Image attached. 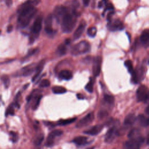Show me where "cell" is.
<instances>
[{"instance_id":"1","label":"cell","mask_w":149,"mask_h":149,"mask_svg":"<svg viewBox=\"0 0 149 149\" xmlns=\"http://www.w3.org/2000/svg\"><path fill=\"white\" fill-rule=\"evenodd\" d=\"M40 2V0H28L24 3L18 9L19 12L18 21L20 28L26 27L32 19L37 12L36 6Z\"/></svg>"},{"instance_id":"2","label":"cell","mask_w":149,"mask_h":149,"mask_svg":"<svg viewBox=\"0 0 149 149\" xmlns=\"http://www.w3.org/2000/svg\"><path fill=\"white\" fill-rule=\"evenodd\" d=\"M77 20V15L74 12V10L73 9L70 11L68 8L60 21L62 30L66 33L71 32L76 26Z\"/></svg>"},{"instance_id":"3","label":"cell","mask_w":149,"mask_h":149,"mask_svg":"<svg viewBox=\"0 0 149 149\" xmlns=\"http://www.w3.org/2000/svg\"><path fill=\"white\" fill-rule=\"evenodd\" d=\"M90 50V45L87 41H82L74 45L72 49L71 54L73 56H79L88 53Z\"/></svg>"},{"instance_id":"4","label":"cell","mask_w":149,"mask_h":149,"mask_svg":"<svg viewBox=\"0 0 149 149\" xmlns=\"http://www.w3.org/2000/svg\"><path fill=\"white\" fill-rule=\"evenodd\" d=\"M43 23V17L41 16H39L34 22L33 25L32 29V34L29 37L30 43L32 44L34 42L35 37L39 36L42 28Z\"/></svg>"},{"instance_id":"5","label":"cell","mask_w":149,"mask_h":149,"mask_svg":"<svg viewBox=\"0 0 149 149\" xmlns=\"http://www.w3.org/2000/svg\"><path fill=\"white\" fill-rule=\"evenodd\" d=\"M94 119V112H90L77 123L76 127L78 128H82L87 127L89 125H90V124L93 121Z\"/></svg>"},{"instance_id":"6","label":"cell","mask_w":149,"mask_h":149,"mask_svg":"<svg viewBox=\"0 0 149 149\" xmlns=\"http://www.w3.org/2000/svg\"><path fill=\"white\" fill-rule=\"evenodd\" d=\"M63 134V131L60 129H56L51 132L47 137L45 146L47 147H51L54 143L55 138L57 136H60Z\"/></svg>"},{"instance_id":"7","label":"cell","mask_w":149,"mask_h":149,"mask_svg":"<svg viewBox=\"0 0 149 149\" xmlns=\"http://www.w3.org/2000/svg\"><path fill=\"white\" fill-rule=\"evenodd\" d=\"M102 59L100 57H97L94 61L93 66V72L94 76L97 77L100 74L102 70Z\"/></svg>"},{"instance_id":"8","label":"cell","mask_w":149,"mask_h":149,"mask_svg":"<svg viewBox=\"0 0 149 149\" xmlns=\"http://www.w3.org/2000/svg\"><path fill=\"white\" fill-rule=\"evenodd\" d=\"M147 88L144 85L140 86L137 90L136 95L139 102H143L147 98L148 93L147 92Z\"/></svg>"},{"instance_id":"9","label":"cell","mask_w":149,"mask_h":149,"mask_svg":"<svg viewBox=\"0 0 149 149\" xmlns=\"http://www.w3.org/2000/svg\"><path fill=\"white\" fill-rule=\"evenodd\" d=\"M108 28L112 32L121 30L123 29V24L121 20L116 19L108 23Z\"/></svg>"},{"instance_id":"10","label":"cell","mask_w":149,"mask_h":149,"mask_svg":"<svg viewBox=\"0 0 149 149\" xmlns=\"http://www.w3.org/2000/svg\"><path fill=\"white\" fill-rule=\"evenodd\" d=\"M53 15L49 14L48 15L45 20V31L48 34H53L54 32L53 29Z\"/></svg>"},{"instance_id":"11","label":"cell","mask_w":149,"mask_h":149,"mask_svg":"<svg viewBox=\"0 0 149 149\" xmlns=\"http://www.w3.org/2000/svg\"><path fill=\"white\" fill-rule=\"evenodd\" d=\"M67 9L68 8L64 6H57L55 8L54 11V16L58 22H60L62 16L67 11Z\"/></svg>"},{"instance_id":"12","label":"cell","mask_w":149,"mask_h":149,"mask_svg":"<svg viewBox=\"0 0 149 149\" xmlns=\"http://www.w3.org/2000/svg\"><path fill=\"white\" fill-rule=\"evenodd\" d=\"M86 26V24L84 21L81 22L79 26L78 27L77 30L74 31V32L73 33V37L74 40H78L82 36V35H83V33L85 32Z\"/></svg>"},{"instance_id":"13","label":"cell","mask_w":149,"mask_h":149,"mask_svg":"<svg viewBox=\"0 0 149 149\" xmlns=\"http://www.w3.org/2000/svg\"><path fill=\"white\" fill-rule=\"evenodd\" d=\"M103 128H104L103 125H100V124H99V125H95L91 127L90 129L85 131L84 133L91 136H95L100 133L103 130Z\"/></svg>"},{"instance_id":"14","label":"cell","mask_w":149,"mask_h":149,"mask_svg":"<svg viewBox=\"0 0 149 149\" xmlns=\"http://www.w3.org/2000/svg\"><path fill=\"white\" fill-rule=\"evenodd\" d=\"M140 39L141 43L145 48L149 47V29H145L142 32Z\"/></svg>"},{"instance_id":"15","label":"cell","mask_w":149,"mask_h":149,"mask_svg":"<svg viewBox=\"0 0 149 149\" xmlns=\"http://www.w3.org/2000/svg\"><path fill=\"white\" fill-rule=\"evenodd\" d=\"M45 63V60H43L37 64L36 67H35L36 73H35V74L33 76V77L32 78V81L33 82H35L36 81V79L39 77V74L41 73V72H42V70H43V69L44 68Z\"/></svg>"},{"instance_id":"16","label":"cell","mask_w":149,"mask_h":149,"mask_svg":"<svg viewBox=\"0 0 149 149\" xmlns=\"http://www.w3.org/2000/svg\"><path fill=\"white\" fill-rule=\"evenodd\" d=\"M117 135L116 131L115 128H110L107 132L105 136V141L107 143H111Z\"/></svg>"},{"instance_id":"17","label":"cell","mask_w":149,"mask_h":149,"mask_svg":"<svg viewBox=\"0 0 149 149\" xmlns=\"http://www.w3.org/2000/svg\"><path fill=\"white\" fill-rule=\"evenodd\" d=\"M72 72L69 70H62L60 72L59 77L64 80L65 81H69L72 78Z\"/></svg>"},{"instance_id":"18","label":"cell","mask_w":149,"mask_h":149,"mask_svg":"<svg viewBox=\"0 0 149 149\" xmlns=\"http://www.w3.org/2000/svg\"><path fill=\"white\" fill-rule=\"evenodd\" d=\"M136 121V117L133 114L128 115L124 121V123L127 126H131L135 123Z\"/></svg>"},{"instance_id":"19","label":"cell","mask_w":149,"mask_h":149,"mask_svg":"<svg viewBox=\"0 0 149 149\" xmlns=\"http://www.w3.org/2000/svg\"><path fill=\"white\" fill-rule=\"evenodd\" d=\"M139 123L143 127H147L149 125V118H147L143 115H139L137 117Z\"/></svg>"},{"instance_id":"20","label":"cell","mask_w":149,"mask_h":149,"mask_svg":"<svg viewBox=\"0 0 149 149\" xmlns=\"http://www.w3.org/2000/svg\"><path fill=\"white\" fill-rule=\"evenodd\" d=\"M87 137L85 136L76 137L73 140V142L78 145H83L87 143Z\"/></svg>"},{"instance_id":"21","label":"cell","mask_w":149,"mask_h":149,"mask_svg":"<svg viewBox=\"0 0 149 149\" xmlns=\"http://www.w3.org/2000/svg\"><path fill=\"white\" fill-rule=\"evenodd\" d=\"M52 91L55 94H64V93H66V89L62 86H54L52 88Z\"/></svg>"},{"instance_id":"22","label":"cell","mask_w":149,"mask_h":149,"mask_svg":"<svg viewBox=\"0 0 149 149\" xmlns=\"http://www.w3.org/2000/svg\"><path fill=\"white\" fill-rule=\"evenodd\" d=\"M141 136L140 135V132L137 129H132L129 133L128 137L129 139H133V138H137Z\"/></svg>"},{"instance_id":"23","label":"cell","mask_w":149,"mask_h":149,"mask_svg":"<svg viewBox=\"0 0 149 149\" xmlns=\"http://www.w3.org/2000/svg\"><path fill=\"white\" fill-rule=\"evenodd\" d=\"M76 119L77 118H70V119H61L58 121V124L59 125H61V126L66 125H68V124L72 123V122L75 121Z\"/></svg>"},{"instance_id":"24","label":"cell","mask_w":149,"mask_h":149,"mask_svg":"<svg viewBox=\"0 0 149 149\" xmlns=\"http://www.w3.org/2000/svg\"><path fill=\"white\" fill-rule=\"evenodd\" d=\"M41 98H42V95H37L35 97L34 103H33V105L32 107L33 110H36L37 108H38V107L40 105V103Z\"/></svg>"},{"instance_id":"25","label":"cell","mask_w":149,"mask_h":149,"mask_svg":"<svg viewBox=\"0 0 149 149\" xmlns=\"http://www.w3.org/2000/svg\"><path fill=\"white\" fill-rule=\"evenodd\" d=\"M57 52L61 56L65 55L66 54V47L65 45L63 44H60L58 47Z\"/></svg>"},{"instance_id":"26","label":"cell","mask_w":149,"mask_h":149,"mask_svg":"<svg viewBox=\"0 0 149 149\" xmlns=\"http://www.w3.org/2000/svg\"><path fill=\"white\" fill-rule=\"evenodd\" d=\"M104 100L109 104H113L114 103V98L111 95L105 94L104 96Z\"/></svg>"},{"instance_id":"27","label":"cell","mask_w":149,"mask_h":149,"mask_svg":"<svg viewBox=\"0 0 149 149\" xmlns=\"http://www.w3.org/2000/svg\"><path fill=\"white\" fill-rule=\"evenodd\" d=\"M125 66L127 68L128 70L129 71V73H133V72L134 71V69H133L132 62L131 60H127L125 62Z\"/></svg>"},{"instance_id":"28","label":"cell","mask_w":149,"mask_h":149,"mask_svg":"<svg viewBox=\"0 0 149 149\" xmlns=\"http://www.w3.org/2000/svg\"><path fill=\"white\" fill-rule=\"evenodd\" d=\"M87 33L89 36H90L91 37H94L95 36V35L97 34V29L94 27L89 28L87 29Z\"/></svg>"},{"instance_id":"29","label":"cell","mask_w":149,"mask_h":149,"mask_svg":"<svg viewBox=\"0 0 149 149\" xmlns=\"http://www.w3.org/2000/svg\"><path fill=\"white\" fill-rule=\"evenodd\" d=\"M85 89L89 93H92L93 91V81L91 78L90 79L89 82L85 86Z\"/></svg>"},{"instance_id":"30","label":"cell","mask_w":149,"mask_h":149,"mask_svg":"<svg viewBox=\"0 0 149 149\" xmlns=\"http://www.w3.org/2000/svg\"><path fill=\"white\" fill-rule=\"evenodd\" d=\"M43 140H44V135L43 134H40L34 140V144L36 146H38L41 144Z\"/></svg>"},{"instance_id":"31","label":"cell","mask_w":149,"mask_h":149,"mask_svg":"<svg viewBox=\"0 0 149 149\" xmlns=\"http://www.w3.org/2000/svg\"><path fill=\"white\" fill-rule=\"evenodd\" d=\"M1 80L3 82V83L5 88H8L10 84V79L7 75H3L1 77Z\"/></svg>"},{"instance_id":"32","label":"cell","mask_w":149,"mask_h":149,"mask_svg":"<svg viewBox=\"0 0 149 149\" xmlns=\"http://www.w3.org/2000/svg\"><path fill=\"white\" fill-rule=\"evenodd\" d=\"M33 69L32 68H24L23 69V73L22 74L24 77L26 76H29L30 74H31L33 73Z\"/></svg>"},{"instance_id":"33","label":"cell","mask_w":149,"mask_h":149,"mask_svg":"<svg viewBox=\"0 0 149 149\" xmlns=\"http://www.w3.org/2000/svg\"><path fill=\"white\" fill-rule=\"evenodd\" d=\"M9 135L11 137V140L14 142V143H16L18 142V139H19V137L18 134L16 132H11L9 133Z\"/></svg>"},{"instance_id":"34","label":"cell","mask_w":149,"mask_h":149,"mask_svg":"<svg viewBox=\"0 0 149 149\" xmlns=\"http://www.w3.org/2000/svg\"><path fill=\"white\" fill-rule=\"evenodd\" d=\"M15 114V110H14V108L13 107L12 105L9 106L5 112V115L8 116V115H14Z\"/></svg>"},{"instance_id":"35","label":"cell","mask_w":149,"mask_h":149,"mask_svg":"<svg viewBox=\"0 0 149 149\" xmlns=\"http://www.w3.org/2000/svg\"><path fill=\"white\" fill-rule=\"evenodd\" d=\"M49 86H50V82H49L48 79L42 80L39 84V86L40 87H47Z\"/></svg>"},{"instance_id":"36","label":"cell","mask_w":149,"mask_h":149,"mask_svg":"<svg viewBox=\"0 0 149 149\" xmlns=\"http://www.w3.org/2000/svg\"><path fill=\"white\" fill-rule=\"evenodd\" d=\"M37 51V49H31L29 51L28 53V55L26 56V57L25 58H28V57H30L31 56L33 55Z\"/></svg>"},{"instance_id":"37","label":"cell","mask_w":149,"mask_h":149,"mask_svg":"<svg viewBox=\"0 0 149 149\" xmlns=\"http://www.w3.org/2000/svg\"><path fill=\"white\" fill-rule=\"evenodd\" d=\"M83 4L85 7H87L89 4L90 0H83Z\"/></svg>"},{"instance_id":"38","label":"cell","mask_w":149,"mask_h":149,"mask_svg":"<svg viewBox=\"0 0 149 149\" xmlns=\"http://www.w3.org/2000/svg\"><path fill=\"white\" fill-rule=\"evenodd\" d=\"M6 4L8 7H11L12 4V0H6Z\"/></svg>"},{"instance_id":"39","label":"cell","mask_w":149,"mask_h":149,"mask_svg":"<svg viewBox=\"0 0 149 149\" xmlns=\"http://www.w3.org/2000/svg\"><path fill=\"white\" fill-rule=\"evenodd\" d=\"M12 30H13V26H12V25H9V26L8 27V28H7V32H8V33L11 32L12 31Z\"/></svg>"},{"instance_id":"40","label":"cell","mask_w":149,"mask_h":149,"mask_svg":"<svg viewBox=\"0 0 149 149\" xmlns=\"http://www.w3.org/2000/svg\"><path fill=\"white\" fill-rule=\"evenodd\" d=\"M77 97L78 99H80V100H81V99H83L84 98V97L83 95H82L81 94H78L77 95Z\"/></svg>"},{"instance_id":"41","label":"cell","mask_w":149,"mask_h":149,"mask_svg":"<svg viewBox=\"0 0 149 149\" xmlns=\"http://www.w3.org/2000/svg\"><path fill=\"white\" fill-rule=\"evenodd\" d=\"M146 112L148 114V115H149V106L146 108Z\"/></svg>"},{"instance_id":"42","label":"cell","mask_w":149,"mask_h":149,"mask_svg":"<svg viewBox=\"0 0 149 149\" xmlns=\"http://www.w3.org/2000/svg\"><path fill=\"white\" fill-rule=\"evenodd\" d=\"M147 143L149 145V134L148 135V136L147 137Z\"/></svg>"},{"instance_id":"43","label":"cell","mask_w":149,"mask_h":149,"mask_svg":"<svg viewBox=\"0 0 149 149\" xmlns=\"http://www.w3.org/2000/svg\"><path fill=\"white\" fill-rule=\"evenodd\" d=\"M86 149H94V148L93 147H90V148H87Z\"/></svg>"},{"instance_id":"44","label":"cell","mask_w":149,"mask_h":149,"mask_svg":"<svg viewBox=\"0 0 149 149\" xmlns=\"http://www.w3.org/2000/svg\"><path fill=\"white\" fill-rule=\"evenodd\" d=\"M147 97H149V92L148 93V95H147Z\"/></svg>"},{"instance_id":"45","label":"cell","mask_w":149,"mask_h":149,"mask_svg":"<svg viewBox=\"0 0 149 149\" xmlns=\"http://www.w3.org/2000/svg\"><path fill=\"white\" fill-rule=\"evenodd\" d=\"M0 33H1V31H0Z\"/></svg>"},{"instance_id":"46","label":"cell","mask_w":149,"mask_h":149,"mask_svg":"<svg viewBox=\"0 0 149 149\" xmlns=\"http://www.w3.org/2000/svg\"><path fill=\"white\" fill-rule=\"evenodd\" d=\"M148 64H149V61H148Z\"/></svg>"}]
</instances>
